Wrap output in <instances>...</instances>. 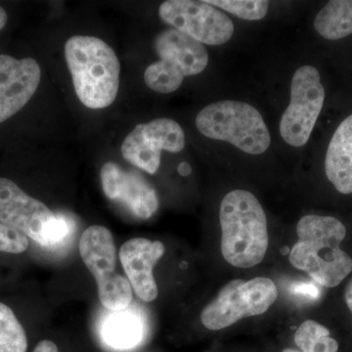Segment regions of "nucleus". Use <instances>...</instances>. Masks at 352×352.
<instances>
[{
	"label": "nucleus",
	"mask_w": 352,
	"mask_h": 352,
	"mask_svg": "<svg viewBox=\"0 0 352 352\" xmlns=\"http://www.w3.org/2000/svg\"><path fill=\"white\" fill-rule=\"evenodd\" d=\"M298 240L289 259L296 270L307 272L317 284L333 288L352 271V259L340 249L346 226L333 217L305 215L296 226Z\"/></svg>",
	"instance_id": "f257e3e1"
},
{
	"label": "nucleus",
	"mask_w": 352,
	"mask_h": 352,
	"mask_svg": "<svg viewBox=\"0 0 352 352\" xmlns=\"http://www.w3.org/2000/svg\"><path fill=\"white\" fill-rule=\"evenodd\" d=\"M221 252L231 265L250 268L261 263L268 248L267 219L256 196L233 190L220 204Z\"/></svg>",
	"instance_id": "f03ea898"
},
{
	"label": "nucleus",
	"mask_w": 352,
	"mask_h": 352,
	"mask_svg": "<svg viewBox=\"0 0 352 352\" xmlns=\"http://www.w3.org/2000/svg\"><path fill=\"white\" fill-rule=\"evenodd\" d=\"M65 57L83 105L89 109L109 107L120 85V65L113 48L95 36H75L65 45Z\"/></svg>",
	"instance_id": "7ed1b4c3"
},
{
	"label": "nucleus",
	"mask_w": 352,
	"mask_h": 352,
	"mask_svg": "<svg viewBox=\"0 0 352 352\" xmlns=\"http://www.w3.org/2000/svg\"><path fill=\"white\" fill-rule=\"evenodd\" d=\"M196 126L206 138L226 141L247 154H263L271 143L263 116L244 102L223 100L210 104L197 116Z\"/></svg>",
	"instance_id": "20e7f679"
},
{
	"label": "nucleus",
	"mask_w": 352,
	"mask_h": 352,
	"mask_svg": "<svg viewBox=\"0 0 352 352\" xmlns=\"http://www.w3.org/2000/svg\"><path fill=\"white\" fill-rule=\"evenodd\" d=\"M0 222L44 248L61 242L69 230L63 217L4 177H0Z\"/></svg>",
	"instance_id": "39448f33"
},
{
	"label": "nucleus",
	"mask_w": 352,
	"mask_h": 352,
	"mask_svg": "<svg viewBox=\"0 0 352 352\" xmlns=\"http://www.w3.org/2000/svg\"><path fill=\"white\" fill-rule=\"evenodd\" d=\"M80 256L96 280L99 298L103 307L111 311L129 307L132 288L129 280L116 272L117 251L111 231L106 227H88L80 237Z\"/></svg>",
	"instance_id": "423d86ee"
},
{
	"label": "nucleus",
	"mask_w": 352,
	"mask_h": 352,
	"mask_svg": "<svg viewBox=\"0 0 352 352\" xmlns=\"http://www.w3.org/2000/svg\"><path fill=\"white\" fill-rule=\"evenodd\" d=\"M277 296L276 285L270 278L258 277L250 281L233 280L204 308L201 323L208 330H221L245 317L267 311Z\"/></svg>",
	"instance_id": "0eeeda50"
},
{
	"label": "nucleus",
	"mask_w": 352,
	"mask_h": 352,
	"mask_svg": "<svg viewBox=\"0 0 352 352\" xmlns=\"http://www.w3.org/2000/svg\"><path fill=\"white\" fill-rule=\"evenodd\" d=\"M325 101V89L318 69L302 66L291 85V100L280 120V134L293 147L307 144Z\"/></svg>",
	"instance_id": "6e6552de"
},
{
	"label": "nucleus",
	"mask_w": 352,
	"mask_h": 352,
	"mask_svg": "<svg viewBox=\"0 0 352 352\" xmlns=\"http://www.w3.org/2000/svg\"><path fill=\"white\" fill-rule=\"evenodd\" d=\"M159 15L173 29L201 44L221 45L234 34L230 18L206 1L168 0L160 6Z\"/></svg>",
	"instance_id": "1a4fd4ad"
},
{
	"label": "nucleus",
	"mask_w": 352,
	"mask_h": 352,
	"mask_svg": "<svg viewBox=\"0 0 352 352\" xmlns=\"http://www.w3.org/2000/svg\"><path fill=\"white\" fill-rule=\"evenodd\" d=\"M182 127L170 119H157L138 124L122 145V155L136 168L155 175L161 166L162 151L179 153L184 149Z\"/></svg>",
	"instance_id": "9d476101"
},
{
	"label": "nucleus",
	"mask_w": 352,
	"mask_h": 352,
	"mask_svg": "<svg viewBox=\"0 0 352 352\" xmlns=\"http://www.w3.org/2000/svg\"><path fill=\"white\" fill-rule=\"evenodd\" d=\"M100 176L106 197L122 204L134 217L148 219L156 214L159 208L156 190L143 175L108 162L102 166Z\"/></svg>",
	"instance_id": "9b49d317"
},
{
	"label": "nucleus",
	"mask_w": 352,
	"mask_h": 352,
	"mask_svg": "<svg viewBox=\"0 0 352 352\" xmlns=\"http://www.w3.org/2000/svg\"><path fill=\"white\" fill-rule=\"evenodd\" d=\"M41 78V67L36 60L0 55V124L31 100Z\"/></svg>",
	"instance_id": "f8f14e48"
},
{
	"label": "nucleus",
	"mask_w": 352,
	"mask_h": 352,
	"mask_svg": "<svg viewBox=\"0 0 352 352\" xmlns=\"http://www.w3.org/2000/svg\"><path fill=\"white\" fill-rule=\"evenodd\" d=\"M164 245L160 241L134 238L120 250V259L131 288L141 300L151 302L157 298V286L153 270L164 256Z\"/></svg>",
	"instance_id": "ddd939ff"
},
{
	"label": "nucleus",
	"mask_w": 352,
	"mask_h": 352,
	"mask_svg": "<svg viewBox=\"0 0 352 352\" xmlns=\"http://www.w3.org/2000/svg\"><path fill=\"white\" fill-rule=\"evenodd\" d=\"M155 50L160 60L175 65L185 76L198 75L208 64L205 46L173 28L157 36Z\"/></svg>",
	"instance_id": "4468645a"
},
{
	"label": "nucleus",
	"mask_w": 352,
	"mask_h": 352,
	"mask_svg": "<svg viewBox=\"0 0 352 352\" xmlns=\"http://www.w3.org/2000/svg\"><path fill=\"white\" fill-rule=\"evenodd\" d=\"M325 173L340 193H352V115L338 126L329 143Z\"/></svg>",
	"instance_id": "2eb2a0df"
},
{
	"label": "nucleus",
	"mask_w": 352,
	"mask_h": 352,
	"mask_svg": "<svg viewBox=\"0 0 352 352\" xmlns=\"http://www.w3.org/2000/svg\"><path fill=\"white\" fill-rule=\"evenodd\" d=\"M112 312L102 322L103 342L118 351H127L138 346L143 339L145 329L140 315L129 307Z\"/></svg>",
	"instance_id": "dca6fc26"
},
{
	"label": "nucleus",
	"mask_w": 352,
	"mask_h": 352,
	"mask_svg": "<svg viewBox=\"0 0 352 352\" xmlns=\"http://www.w3.org/2000/svg\"><path fill=\"white\" fill-rule=\"evenodd\" d=\"M315 31L322 38L337 41L352 34V0L329 1L314 20Z\"/></svg>",
	"instance_id": "f3484780"
},
{
	"label": "nucleus",
	"mask_w": 352,
	"mask_h": 352,
	"mask_svg": "<svg viewBox=\"0 0 352 352\" xmlns=\"http://www.w3.org/2000/svg\"><path fill=\"white\" fill-rule=\"evenodd\" d=\"M295 342L300 351L293 349L283 352H338L339 344L330 337V331L325 326L314 320L303 322L295 333Z\"/></svg>",
	"instance_id": "a211bd4d"
},
{
	"label": "nucleus",
	"mask_w": 352,
	"mask_h": 352,
	"mask_svg": "<svg viewBox=\"0 0 352 352\" xmlns=\"http://www.w3.org/2000/svg\"><path fill=\"white\" fill-rule=\"evenodd\" d=\"M25 329L13 310L0 302V352H27Z\"/></svg>",
	"instance_id": "6ab92c4d"
},
{
	"label": "nucleus",
	"mask_w": 352,
	"mask_h": 352,
	"mask_svg": "<svg viewBox=\"0 0 352 352\" xmlns=\"http://www.w3.org/2000/svg\"><path fill=\"white\" fill-rule=\"evenodd\" d=\"M185 76L175 65L160 60L145 71L146 85L154 91L168 94L182 87Z\"/></svg>",
	"instance_id": "aec40b11"
},
{
	"label": "nucleus",
	"mask_w": 352,
	"mask_h": 352,
	"mask_svg": "<svg viewBox=\"0 0 352 352\" xmlns=\"http://www.w3.org/2000/svg\"><path fill=\"white\" fill-rule=\"evenodd\" d=\"M206 2L247 21L263 19L270 6L268 1L264 0H208Z\"/></svg>",
	"instance_id": "412c9836"
},
{
	"label": "nucleus",
	"mask_w": 352,
	"mask_h": 352,
	"mask_svg": "<svg viewBox=\"0 0 352 352\" xmlns=\"http://www.w3.org/2000/svg\"><path fill=\"white\" fill-rule=\"evenodd\" d=\"M29 247V238L24 234L0 222V252L22 254Z\"/></svg>",
	"instance_id": "4be33fe9"
},
{
	"label": "nucleus",
	"mask_w": 352,
	"mask_h": 352,
	"mask_svg": "<svg viewBox=\"0 0 352 352\" xmlns=\"http://www.w3.org/2000/svg\"><path fill=\"white\" fill-rule=\"evenodd\" d=\"M291 293L295 296L315 300L318 298L320 292L314 284L308 283V282H296L291 286Z\"/></svg>",
	"instance_id": "5701e85b"
},
{
	"label": "nucleus",
	"mask_w": 352,
	"mask_h": 352,
	"mask_svg": "<svg viewBox=\"0 0 352 352\" xmlns=\"http://www.w3.org/2000/svg\"><path fill=\"white\" fill-rule=\"evenodd\" d=\"M32 352H59V349L54 342L51 340H41Z\"/></svg>",
	"instance_id": "b1692460"
},
{
	"label": "nucleus",
	"mask_w": 352,
	"mask_h": 352,
	"mask_svg": "<svg viewBox=\"0 0 352 352\" xmlns=\"http://www.w3.org/2000/svg\"><path fill=\"white\" fill-rule=\"evenodd\" d=\"M344 298H346L347 307H349L352 314V279L349 281V283L347 284Z\"/></svg>",
	"instance_id": "393cba45"
},
{
	"label": "nucleus",
	"mask_w": 352,
	"mask_h": 352,
	"mask_svg": "<svg viewBox=\"0 0 352 352\" xmlns=\"http://www.w3.org/2000/svg\"><path fill=\"white\" fill-rule=\"evenodd\" d=\"M178 173H179L182 176H188L191 175V166H190L187 162H182V163L178 166Z\"/></svg>",
	"instance_id": "a878e982"
},
{
	"label": "nucleus",
	"mask_w": 352,
	"mask_h": 352,
	"mask_svg": "<svg viewBox=\"0 0 352 352\" xmlns=\"http://www.w3.org/2000/svg\"><path fill=\"white\" fill-rule=\"evenodd\" d=\"M7 20H8V16H7L6 11L0 6V31L6 27Z\"/></svg>",
	"instance_id": "bb28decb"
}]
</instances>
